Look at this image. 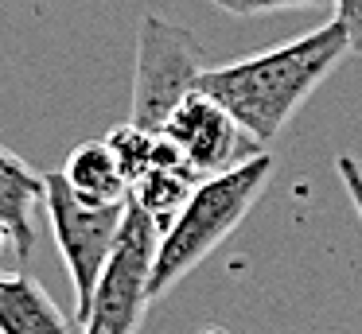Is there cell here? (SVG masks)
I'll return each instance as SVG.
<instances>
[{"label": "cell", "mask_w": 362, "mask_h": 334, "mask_svg": "<svg viewBox=\"0 0 362 334\" xmlns=\"http://www.w3.org/2000/svg\"><path fill=\"white\" fill-rule=\"evenodd\" d=\"M343 54H351V35L339 20H327L323 28L265 47L250 59L206 66L199 90L218 101L257 144L269 148L315 93V85L343 62Z\"/></svg>", "instance_id": "cell-1"}, {"label": "cell", "mask_w": 362, "mask_h": 334, "mask_svg": "<svg viewBox=\"0 0 362 334\" xmlns=\"http://www.w3.org/2000/svg\"><path fill=\"white\" fill-rule=\"evenodd\" d=\"M273 183V155H257V160L242 163V167L226 171V175L203 179L175 214V222L160 233V253L156 268H152V299L175 287L191 268L206 261L261 198V191Z\"/></svg>", "instance_id": "cell-2"}, {"label": "cell", "mask_w": 362, "mask_h": 334, "mask_svg": "<svg viewBox=\"0 0 362 334\" xmlns=\"http://www.w3.org/2000/svg\"><path fill=\"white\" fill-rule=\"evenodd\" d=\"M206 51L191 28L148 12L136 23V70L129 121L148 132H164L168 117L199 90Z\"/></svg>", "instance_id": "cell-3"}, {"label": "cell", "mask_w": 362, "mask_h": 334, "mask_svg": "<svg viewBox=\"0 0 362 334\" xmlns=\"http://www.w3.org/2000/svg\"><path fill=\"white\" fill-rule=\"evenodd\" d=\"M160 253V229L141 206L129 202L117 245L90 295L82 334H136L152 303V268Z\"/></svg>", "instance_id": "cell-4"}, {"label": "cell", "mask_w": 362, "mask_h": 334, "mask_svg": "<svg viewBox=\"0 0 362 334\" xmlns=\"http://www.w3.org/2000/svg\"><path fill=\"white\" fill-rule=\"evenodd\" d=\"M43 210H47L55 249L63 256L66 272H71L74 299H78V318H82L90 307V295H94L98 280H102L105 264L113 256V245H117L129 202H117V206H86L82 198L71 194L63 175H47V202H43Z\"/></svg>", "instance_id": "cell-5"}, {"label": "cell", "mask_w": 362, "mask_h": 334, "mask_svg": "<svg viewBox=\"0 0 362 334\" xmlns=\"http://www.w3.org/2000/svg\"><path fill=\"white\" fill-rule=\"evenodd\" d=\"M175 144V152L187 160V167L195 171L199 179H214L226 175V171L242 167V163L265 155L269 148L257 144L226 109L214 97H206L203 90H195L172 117H168L164 132Z\"/></svg>", "instance_id": "cell-6"}, {"label": "cell", "mask_w": 362, "mask_h": 334, "mask_svg": "<svg viewBox=\"0 0 362 334\" xmlns=\"http://www.w3.org/2000/svg\"><path fill=\"white\" fill-rule=\"evenodd\" d=\"M43 202H47V175H40L16 152L0 148V222L16 237L20 261H28L35 249V210Z\"/></svg>", "instance_id": "cell-7"}, {"label": "cell", "mask_w": 362, "mask_h": 334, "mask_svg": "<svg viewBox=\"0 0 362 334\" xmlns=\"http://www.w3.org/2000/svg\"><path fill=\"white\" fill-rule=\"evenodd\" d=\"M0 334H74V326L35 276L0 272Z\"/></svg>", "instance_id": "cell-8"}, {"label": "cell", "mask_w": 362, "mask_h": 334, "mask_svg": "<svg viewBox=\"0 0 362 334\" xmlns=\"http://www.w3.org/2000/svg\"><path fill=\"white\" fill-rule=\"evenodd\" d=\"M59 175L71 186L74 198H82L86 206H117V202H129V179L121 175V163L113 160L105 140H82V144H74Z\"/></svg>", "instance_id": "cell-9"}, {"label": "cell", "mask_w": 362, "mask_h": 334, "mask_svg": "<svg viewBox=\"0 0 362 334\" xmlns=\"http://www.w3.org/2000/svg\"><path fill=\"white\" fill-rule=\"evenodd\" d=\"M105 144H110L113 160L121 163V175L129 179V186H133L136 179H141L144 171H152V163H156L160 132H148V129H141V124L125 121L121 129H113L110 136H105Z\"/></svg>", "instance_id": "cell-10"}, {"label": "cell", "mask_w": 362, "mask_h": 334, "mask_svg": "<svg viewBox=\"0 0 362 334\" xmlns=\"http://www.w3.org/2000/svg\"><path fill=\"white\" fill-rule=\"evenodd\" d=\"M218 12L250 20V16H265V12H288V8H335V0H211Z\"/></svg>", "instance_id": "cell-11"}, {"label": "cell", "mask_w": 362, "mask_h": 334, "mask_svg": "<svg viewBox=\"0 0 362 334\" xmlns=\"http://www.w3.org/2000/svg\"><path fill=\"white\" fill-rule=\"evenodd\" d=\"M335 171H339V179H343V186H346V198H351L354 214H358V222H362V163L343 152L335 160Z\"/></svg>", "instance_id": "cell-12"}, {"label": "cell", "mask_w": 362, "mask_h": 334, "mask_svg": "<svg viewBox=\"0 0 362 334\" xmlns=\"http://www.w3.org/2000/svg\"><path fill=\"white\" fill-rule=\"evenodd\" d=\"M335 20L351 35V54H362V0H335Z\"/></svg>", "instance_id": "cell-13"}, {"label": "cell", "mask_w": 362, "mask_h": 334, "mask_svg": "<svg viewBox=\"0 0 362 334\" xmlns=\"http://www.w3.org/2000/svg\"><path fill=\"white\" fill-rule=\"evenodd\" d=\"M8 249H16V237H12V229L4 222H0V256L8 253Z\"/></svg>", "instance_id": "cell-14"}]
</instances>
